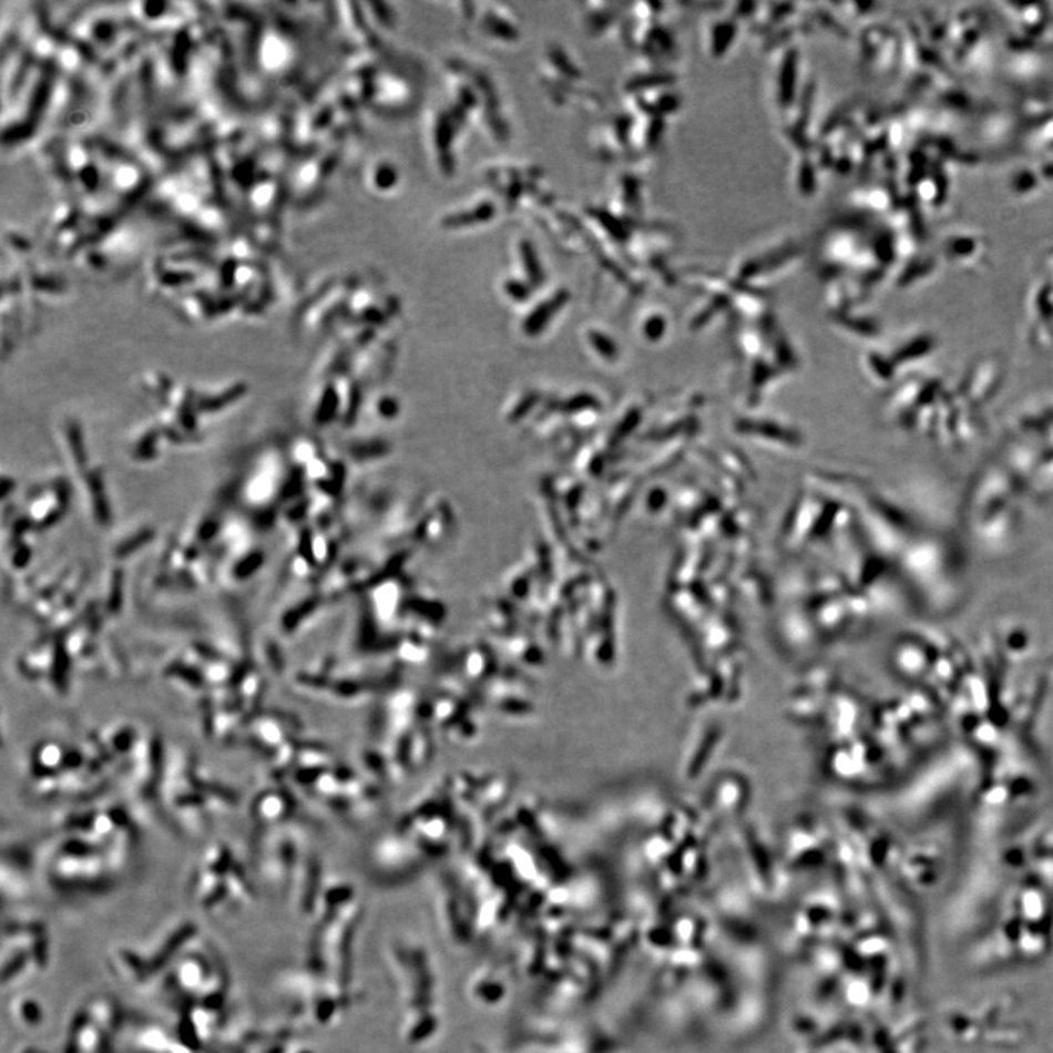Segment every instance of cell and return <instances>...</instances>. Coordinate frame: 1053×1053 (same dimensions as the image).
Returning <instances> with one entry per match:
<instances>
[{
	"mask_svg": "<svg viewBox=\"0 0 1053 1053\" xmlns=\"http://www.w3.org/2000/svg\"><path fill=\"white\" fill-rule=\"evenodd\" d=\"M735 33L736 27L734 22H716V25L709 31V34H712L709 35V45H712L709 49H712V52L717 54V57L725 53L726 50L729 49L732 41H734Z\"/></svg>",
	"mask_w": 1053,
	"mask_h": 1053,
	"instance_id": "cell-1",
	"label": "cell"
}]
</instances>
